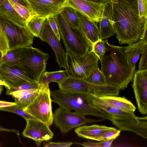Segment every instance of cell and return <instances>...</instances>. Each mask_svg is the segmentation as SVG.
Listing matches in <instances>:
<instances>
[{"instance_id": "35", "label": "cell", "mask_w": 147, "mask_h": 147, "mask_svg": "<svg viewBox=\"0 0 147 147\" xmlns=\"http://www.w3.org/2000/svg\"><path fill=\"white\" fill-rule=\"evenodd\" d=\"M9 50L7 40L0 25V55L3 56Z\"/></svg>"}, {"instance_id": "41", "label": "cell", "mask_w": 147, "mask_h": 147, "mask_svg": "<svg viewBox=\"0 0 147 147\" xmlns=\"http://www.w3.org/2000/svg\"><path fill=\"white\" fill-rule=\"evenodd\" d=\"M74 143L71 142H49L43 143V146L46 147H69Z\"/></svg>"}, {"instance_id": "4", "label": "cell", "mask_w": 147, "mask_h": 147, "mask_svg": "<svg viewBox=\"0 0 147 147\" xmlns=\"http://www.w3.org/2000/svg\"><path fill=\"white\" fill-rule=\"evenodd\" d=\"M93 102L100 109L108 114V120L121 130L134 132L144 138H147V116L138 117L134 113L123 111L104 103L97 98Z\"/></svg>"}, {"instance_id": "12", "label": "cell", "mask_w": 147, "mask_h": 147, "mask_svg": "<svg viewBox=\"0 0 147 147\" xmlns=\"http://www.w3.org/2000/svg\"><path fill=\"white\" fill-rule=\"evenodd\" d=\"M36 16L48 18L59 14L68 0H24Z\"/></svg>"}, {"instance_id": "39", "label": "cell", "mask_w": 147, "mask_h": 147, "mask_svg": "<svg viewBox=\"0 0 147 147\" xmlns=\"http://www.w3.org/2000/svg\"><path fill=\"white\" fill-rule=\"evenodd\" d=\"M121 130L115 129L105 133L101 137V140L107 141L111 139H115L120 134Z\"/></svg>"}, {"instance_id": "34", "label": "cell", "mask_w": 147, "mask_h": 147, "mask_svg": "<svg viewBox=\"0 0 147 147\" xmlns=\"http://www.w3.org/2000/svg\"><path fill=\"white\" fill-rule=\"evenodd\" d=\"M114 140V139H111L107 141H100V142H98L88 141L82 143L74 142H73V143L86 147H109L111 146V144Z\"/></svg>"}, {"instance_id": "21", "label": "cell", "mask_w": 147, "mask_h": 147, "mask_svg": "<svg viewBox=\"0 0 147 147\" xmlns=\"http://www.w3.org/2000/svg\"><path fill=\"white\" fill-rule=\"evenodd\" d=\"M147 45V32L143 38L136 42L129 44L127 46L122 47L129 62L134 67L139 58L142 50Z\"/></svg>"}, {"instance_id": "17", "label": "cell", "mask_w": 147, "mask_h": 147, "mask_svg": "<svg viewBox=\"0 0 147 147\" xmlns=\"http://www.w3.org/2000/svg\"><path fill=\"white\" fill-rule=\"evenodd\" d=\"M105 4L85 0H68L67 7H71L96 22L101 18Z\"/></svg>"}, {"instance_id": "22", "label": "cell", "mask_w": 147, "mask_h": 147, "mask_svg": "<svg viewBox=\"0 0 147 147\" xmlns=\"http://www.w3.org/2000/svg\"><path fill=\"white\" fill-rule=\"evenodd\" d=\"M102 102L123 111L134 113L136 108L133 104L124 96H107L97 98Z\"/></svg>"}, {"instance_id": "24", "label": "cell", "mask_w": 147, "mask_h": 147, "mask_svg": "<svg viewBox=\"0 0 147 147\" xmlns=\"http://www.w3.org/2000/svg\"><path fill=\"white\" fill-rule=\"evenodd\" d=\"M22 48L9 50L3 56L0 55V66L20 65V59Z\"/></svg>"}, {"instance_id": "10", "label": "cell", "mask_w": 147, "mask_h": 147, "mask_svg": "<svg viewBox=\"0 0 147 147\" xmlns=\"http://www.w3.org/2000/svg\"><path fill=\"white\" fill-rule=\"evenodd\" d=\"M0 25L7 40L9 50L32 46L34 36L26 26L18 25L0 14Z\"/></svg>"}, {"instance_id": "44", "label": "cell", "mask_w": 147, "mask_h": 147, "mask_svg": "<svg viewBox=\"0 0 147 147\" xmlns=\"http://www.w3.org/2000/svg\"><path fill=\"white\" fill-rule=\"evenodd\" d=\"M91 2L100 4H105L109 2L111 0H85Z\"/></svg>"}, {"instance_id": "37", "label": "cell", "mask_w": 147, "mask_h": 147, "mask_svg": "<svg viewBox=\"0 0 147 147\" xmlns=\"http://www.w3.org/2000/svg\"><path fill=\"white\" fill-rule=\"evenodd\" d=\"M140 16L141 18H147V0H137Z\"/></svg>"}, {"instance_id": "13", "label": "cell", "mask_w": 147, "mask_h": 147, "mask_svg": "<svg viewBox=\"0 0 147 147\" xmlns=\"http://www.w3.org/2000/svg\"><path fill=\"white\" fill-rule=\"evenodd\" d=\"M26 127L23 131V135L33 140L38 146L41 143L52 139L54 134L49 126L43 122L36 119H27Z\"/></svg>"}, {"instance_id": "14", "label": "cell", "mask_w": 147, "mask_h": 147, "mask_svg": "<svg viewBox=\"0 0 147 147\" xmlns=\"http://www.w3.org/2000/svg\"><path fill=\"white\" fill-rule=\"evenodd\" d=\"M0 79L5 82L10 88L26 83L36 82L21 65L0 66Z\"/></svg>"}, {"instance_id": "19", "label": "cell", "mask_w": 147, "mask_h": 147, "mask_svg": "<svg viewBox=\"0 0 147 147\" xmlns=\"http://www.w3.org/2000/svg\"><path fill=\"white\" fill-rule=\"evenodd\" d=\"M99 38L102 40L113 36L115 34L112 18V3L111 0L105 5L100 21Z\"/></svg>"}, {"instance_id": "28", "label": "cell", "mask_w": 147, "mask_h": 147, "mask_svg": "<svg viewBox=\"0 0 147 147\" xmlns=\"http://www.w3.org/2000/svg\"><path fill=\"white\" fill-rule=\"evenodd\" d=\"M13 7L26 22L36 15L28 7L8 0Z\"/></svg>"}, {"instance_id": "36", "label": "cell", "mask_w": 147, "mask_h": 147, "mask_svg": "<svg viewBox=\"0 0 147 147\" xmlns=\"http://www.w3.org/2000/svg\"><path fill=\"white\" fill-rule=\"evenodd\" d=\"M57 15L48 18L46 20L55 35L60 40L61 38L59 30Z\"/></svg>"}, {"instance_id": "45", "label": "cell", "mask_w": 147, "mask_h": 147, "mask_svg": "<svg viewBox=\"0 0 147 147\" xmlns=\"http://www.w3.org/2000/svg\"><path fill=\"white\" fill-rule=\"evenodd\" d=\"M11 1L29 7L26 2L24 0H11Z\"/></svg>"}, {"instance_id": "42", "label": "cell", "mask_w": 147, "mask_h": 147, "mask_svg": "<svg viewBox=\"0 0 147 147\" xmlns=\"http://www.w3.org/2000/svg\"><path fill=\"white\" fill-rule=\"evenodd\" d=\"M15 102H11L0 100V108L16 105Z\"/></svg>"}, {"instance_id": "33", "label": "cell", "mask_w": 147, "mask_h": 147, "mask_svg": "<svg viewBox=\"0 0 147 147\" xmlns=\"http://www.w3.org/2000/svg\"><path fill=\"white\" fill-rule=\"evenodd\" d=\"M39 88V84L37 82H28L16 87L7 89L6 93V94L9 95L11 93L16 91L30 89H38Z\"/></svg>"}, {"instance_id": "31", "label": "cell", "mask_w": 147, "mask_h": 147, "mask_svg": "<svg viewBox=\"0 0 147 147\" xmlns=\"http://www.w3.org/2000/svg\"><path fill=\"white\" fill-rule=\"evenodd\" d=\"M91 50L98 57L99 59H100L108 51V48L106 45L105 41L99 38V40L91 45Z\"/></svg>"}, {"instance_id": "43", "label": "cell", "mask_w": 147, "mask_h": 147, "mask_svg": "<svg viewBox=\"0 0 147 147\" xmlns=\"http://www.w3.org/2000/svg\"><path fill=\"white\" fill-rule=\"evenodd\" d=\"M1 131H7L9 132H12L15 133L17 135H19V132L18 131L14 129H9L5 128L3 127L0 126V132Z\"/></svg>"}, {"instance_id": "25", "label": "cell", "mask_w": 147, "mask_h": 147, "mask_svg": "<svg viewBox=\"0 0 147 147\" xmlns=\"http://www.w3.org/2000/svg\"><path fill=\"white\" fill-rule=\"evenodd\" d=\"M65 70L53 71H45L41 75L38 83L39 84L49 83L56 82L60 84L66 76Z\"/></svg>"}, {"instance_id": "8", "label": "cell", "mask_w": 147, "mask_h": 147, "mask_svg": "<svg viewBox=\"0 0 147 147\" xmlns=\"http://www.w3.org/2000/svg\"><path fill=\"white\" fill-rule=\"evenodd\" d=\"M39 88L38 95L24 110L36 119L43 122L49 127L52 125L53 121L49 83L39 84Z\"/></svg>"}, {"instance_id": "20", "label": "cell", "mask_w": 147, "mask_h": 147, "mask_svg": "<svg viewBox=\"0 0 147 147\" xmlns=\"http://www.w3.org/2000/svg\"><path fill=\"white\" fill-rule=\"evenodd\" d=\"M77 12L80 22V30L91 45L99 39V28L96 22L82 13L78 11Z\"/></svg>"}, {"instance_id": "1", "label": "cell", "mask_w": 147, "mask_h": 147, "mask_svg": "<svg viewBox=\"0 0 147 147\" xmlns=\"http://www.w3.org/2000/svg\"><path fill=\"white\" fill-rule=\"evenodd\" d=\"M112 24L119 44L128 45L143 38L147 19L140 17L137 0H111Z\"/></svg>"}, {"instance_id": "18", "label": "cell", "mask_w": 147, "mask_h": 147, "mask_svg": "<svg viewBox=\"0 0 147 147\" xmlns=\"http://www.w3.org/2000/svg\"><path fill=\"white\" fill-rule=\"evenodd\" d=\"M115 129L104 125H85L78 127L75 129V132L80 137L100 142L101 137L105 133Z\"/></svg>"}, {"instance_id": "32", "label": "cell", "mask_w": 147, "mask_h": 147, "mask_svg": "<svg viewBox=\"0 0 147 147\" xmlns=\"http://www.w3.org/2000/svg\"><path fill=\"white\" fill-rule=\"evenodd\" d=\"M0 110L15 113L21 116L25 119H36L30 114L24 111L23 109L20 107L16 105L0 108Z\"/></svg>"}, {"instance_id": "29", "label": "cell", "mask_w": 147, "mask_h": 147, "mask_svg": "<svg viewBox=\"0 0 147 147\" xmlns=\"http://www.w3.org/2000/svg\"><path fill=\"white\" fill-rule=\"evenodd\" d=\"M82 79L90 83L96 85H107L105 77L99 67L94 69L87 77Z\"/></svg>"}, {"instance_id": "15", "label": "cell", "mask_w": 147, "mask_h": 147, "mask_svg": "<svg viewBox=\"0 0 147 147\" xmlns=\"http://www.w3.org/2000/svg\"><path fill=\"white\" fill-rule=\"evenodd\" d=\"M132 86L139 112L147 113V69L136 71L134 73Z\"/></svg>"}, {"instance_id": "16", "label": "cell", "mask_w": 147, "mask_h": 147, "mask_svg": "<svg viewBox=\"0 0 147 147\" xmlns=\"http://www.w3.org/2000/svg\"><path fill=\"white\" fill-rule=\"evenodd\" d=\"M39 38L47 43L55 53L57 62L60 67L66 68V52L47 20L44 22Z\"/></svg>"}, {"instance_id": "5", "label": "cell", "mask_w": 147, "mask_h": 147, "mask_svg": "<svg viewBox=\"0 0 147 147\" xmlns=\"http://www.w3.org/2000/svg\"><path fill=\"white\" fill-rule=\"evenodd\" d=\"M59 90L70 93H84L96 98L117 96L119 90L117 87L109 85H100L90 83L84 80L67 75L59 84Z\"/></svg>"}, {"instance_id": "27", "label": "cell", "mask_w": 147, "mask_h": 147, "mask_svg": "<svg viewBox=\"0 0 147 147\" xmlns=\"http://www.w3.org/2000/svg\"><path fill=\"white\" fill-rule=\"evenodd\" d=\"M47 19L35 16L27 21L25 26L35 37H38L43 24Z\"/></svg>"}, {"instance_id": "6", "label": "cell", "mask_w": 147, "mask_h": 147, "mask_svg": "<svg viewBox=\"0 0 147 147\" xmlns=\"http://www.w3.org/2000/svg\"><path fill=\"white\" fill-rule=\"evenodd\" d=\"M57 16L61 38L66 52L77 56L85 54L89 51L91 45L83 32L70 27L61 13Z\"/></svg>"}, {"instance_id": "46", "label": "cell", "mask_w": 147, "mask_h": 147, "mask_svg": "<svg viewBox=\"0 0 147 147\" xmlns=\"http://www.w3.org/2000/svg\"><path fill=\"white\" fill-rule=\"evenodd\" d=\"M4 86L6 89L10 88L9 86L5 82L0 79V86Z\"/></svg>"}, {"instance_id": "26", "label": "cell", "mask_w": 147, "mask_h": 147, "mask_svg": "<svg viewBox=\"0 0 147 147\" xmlns=\"http://www.w3.org/2000/svg\"><path fill=\"white\" fill-rule=\"evenodd\" d=\"M61 13L70 27L80 30L79 20L77 11L76 10L71 7H66Z\"/></svg>"}, {"instance_id": "7", "label": "cell", "mask_w": 147, "mask_h": 147, "mask_svg": "<svg viewBox=\"0 0 147 147\" xmlns=\"http://www.w3.org/2000/svg\"><path fill=\"white\" fill-rule=\"evenodd\" d=\"M49 54L32 46L22 47L20 65L32 78L38 83L42 74L45 71Z\"/></svg>"}, {"instance_id": "30", "label": "cell", "mask_w": 147, "mask_h": 147, "mask_svg": "<svg viewBox=\"0 0 147 147\" xmlns=\"http://www.w3.org/2000/svg\"><path fill=\"white\" fill-rule=\"evenodd\" d=\"M39 88L37 91L20 98H13L16 105L23 109L28 106L38 94Z\"/></svg>"}, {"instance_id": "11", "label": "cell", "mask_w": 147, "mask_h": 147, "mask_svg": "<svg viewBox=\"0 0 147 147\" xmlns=\"http://www.w3.org/2000/svg\"><path fill=\"white\" fill-rule=\"evenodd\" d=\"M105 120L104 118L93 119L86 118L84 115L60 107L53 114V121L55 126L63 134L71 129L85 124L98 122Z\"/></svg>"}, {"instance_id": "47", "label": "cell", "mask_w": 147, "mask_h": 147, "mask_svg": "<svg viewBox=\"0 0 147 147\" xmlns=\"http://www.w3.org/2000/svg\"><path fill=\"white\" fill-rule=\"evenodd\" d=\"M3 90V86H0V96L1 95L2 92Z\"/></svg>"}, {"instance_id": "9", "label": "cell", "mask_w": 147, "mask_h": 147, "mask_svg": "<svg viewBox=\"0 0 147 147\" xmlns=\"http://www.w3.org/2000/svg\"><path fill=\"white\" fill-rule=\"evenodd\" d=\"M98 60V57L91 51L80 56L66 52L65 70L67 75L84 79L87 77L94 69L99 67Z\"/></svg>"}, {"instance_id": "38", "label": "cell", "mask_w": 147, "mask_h": 147, "mask_svg": "<svg viewBox=\"0 0 147 147\" xmlns=\"http://www.w3.org/2000/svg\"><path fill=\"white\" fill-rule=\"evenodd\" d=\"M138 66L139 70L147 69V45L143 48Z\"/></svg>"}, {"instance_id": "23", "label": "cell", "mask_w": 147, "mask_h": 147, "mask_svg": "<svg viewBox=\"0 0 147 147\" xmlns=\"http://www.w3.org/2000/svg\"><path fill=\"white\" fill-rule=\"evenodd\" d=\"M0 14L16 24L25 26V22L16 11L8 0H0Z\"/></svg>"}, {"instance_id": "3", "label": "cell", "mask_w": 147, "mask_h": 147, "mask_svg": "<svg viewBox=\"0 0 147 147\" xmlns=\"http://www.w3.org/2000/svg\"><path fill=\"white\" fill-rule=\"evenodd\" d=\"M52 102L70 111L84 115L96 116L108 119L109 115L105 111L97 107L93 102L94 96L84 93H70L60 90L51 92Z\"/></svg>"}, {"instance_id": "2", "label": "cell", "mask_w": 147, "mask_h": 147, "mask_svg": "<svg viewBox=\"0 0 147 147\" xmlns=\"http://www.w3.org/2000/svg\"><path fill=\"white\" fill-rule=\"evenodd\" d=\"M105 41L110 54L105 55L100 59V70L107 85L124 90L133 80L136 67L129 62L122 47L109 44L108 39Z\"/></svg>"}, {"instance_id": "40", "label": "cell", "mask_w": 147, "mask_h": 147, "mask_svg": "<svg viewBox=\"0 0 147 147\" xmlns=\"http://www.w3.org/2000/svg\"><path fill=\"white\" fill-rule=\"evenodd\" d=\"M38 89H30L17 90L11 93L9 95H11L13 98H20L35 92Z\"/></svg>"}]
</instances>
